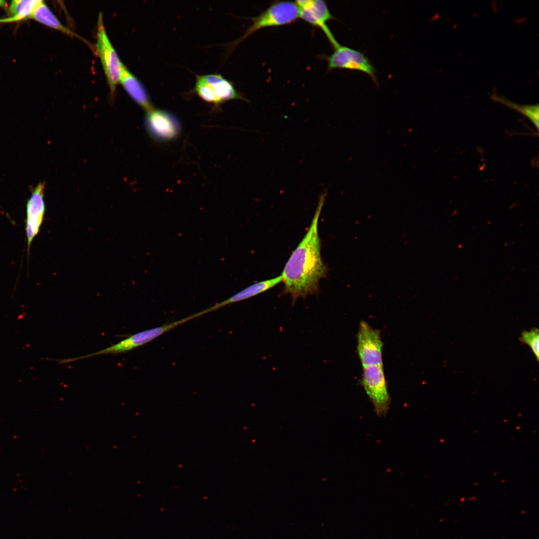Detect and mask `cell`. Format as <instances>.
I'll return each mask as SVG.
<instances>
[{"label":"cell","mask_w":539,"mask_h":539,"mask_svg":"<svg viewBox=\"0 0 539 539\" xmlns=\"http://www.w3.org/2000/svg\"><path fill=\"white\" fill-rule=\"evenodd\" d=\"M299 10V17L324 32L333 47L339 44L326 25L336 18L331 13L326 2L321 0H300L294 1Z\"/></svg>","instance_id":"9"},{"label":"cell","mask_w":539,"mask_h":539,"mask_svg":"<svg viewBox=\"0 0 539 539\" xmlns=\"http://www.w3.org/2000/svg\"><path fill=\"white\" fill-rule=\"evenodd\" d=\"M119 82L132 99L147 112L154 109L143 84L124 65L122 67Z\"/></svg>","instance_id":"12"},{"label":"cell","mask_w":539,"mask_h":539,"mask_svg":"<svg viewBox=\"0 0 539 539\" xmlns=\"http://www.w3.org/2000/svg\"><path fill=\"white\" fill-rule=\"evenodd\" d=\"M40 0H14L8 6L9 16L0 18V23L13 22L29 19L30 15Z\"/></svg>","instance_id":"15"},{"label":"cell","mask_w":539,"mask_h":539,"mask_svg":"<svg viewBox=\"0 0 539 539\" xmlns=\"http://www.w3.org/2000/svg\"><path fill=\"white\" fill-rule=\"evenodd\" d=\"M197 76L213 87L216 95L222 103L234 99L248 101L236 90L231 81L220 74L215 73Z\"/></svg>","instance_id":"13"},{"label":"cell","mask_w":539,"mask_h":539,"mask_svg":"<svg viewBox=\"0 0 539 539\" xmlns=\"http://www.w3.org/2000/svg\"><path fill=\"white\" fill-rule=\"evenodd\" d=\"M538 328H533L529 331H523L519 338L523 343L529 346L535 355L536 360L539 359V333Z\"/></svg>","instance_id":"18"},{"label":"cell","mask_w":539,"mask_h":539,"mask_svg":"<svg viewBox=\"0 0 539 539\" xmlns=\"http://www.w3.org/2000/svg\"><path fill=\"white\" fill-rule=\"evenodd\" d=\"M194 91L203 100L219 105L222 102L218 98L213 87L196 76V82Z\"/></svg>","instance_id":"17"},{"label":"cell","mask_w":539,"mask_h":539,"mask_svg":"<svg viewBox=\"0 0 539 539\" xmlns=\"http://www.w3.org/2000/svg\"><path fill=\"white\" fill-rule=\"evenodd\" d=\"M96 50L112 94L115 92L116 86L119 82L123 64L107 35L101 14L98 19Z\"/></svg>","instance_id":"5"},{"label":"cell","mask_w":539,"mask_h":539,"mask_svg":"<svg viewBox=\"0 0 539 539\" xmlns=\"http://www.w3.org/2000/svg\"><path fill=\"white\" fill-rule=\"evenodd\" d=\"M361 383L376 415L385 416L390 408L391 398L383 365L363 367Z\"/></svg>","instance_id":"4"},{"label":"cell","mask_w":539,"mask_h":539,"mask_svg":"<svg viewBox=\"0 0 539 539\" xmlns=\"http://www.w3.org/2000/svg\"><path fill=\"white\" fill-rule=\"evenodd\" d=\"M45 184L40 182L32 191L26 207L25 232L27 250L38 234L42 223L45 210L44 200Z\"/></svg>","instance_id":"10"},{"label":"cell","mask_w":539,"mask_h":539,"mask_svg":"<svg viewBox=\"0 0 539 539\" xmlns=\"http://www.w3.org/2000/svg\"><path fill=\"white\" fill-rule=\"evenodd\" d=\"M145 125L149 135L159 142L173 140L181 131V125L176 117L162 109H153L147 112Z\"/></svg>","instance_id":"8"},{"label":"cell","mask_w":539,"mask_h":539,"mask_svg":"<svg viewBox=\"0 0 539 539\" xmlns=\"http://www.w3.org/2000/svg\"><path fill=\"white\" fill-rule=\"evenodd\" d=\"M195 318H196V315L194 314L160 326L144 330L131 335L117 343L96 352L80 357L62 359L60 360V363H68L102 354H117L124 352L145 344L164 333Z\"/></svg>","instance_id":"3"},{"label":"cell","mask_w":539,"mask_h":539,"mask_svg":"<svg viewBox=\"0 0 539 539\" xmlns=\"http://www.w3.org/2000/svg\"><path fill=\"white\" fill-rule=\"evenodd\" d=\"M29 19H32L48 27L56 29L72 36H79L70 29L63 25L49 8L40 0L34 8Z\"/></svg>","instance_id":"14"},{"label":"cell","mask_w":539,"mask_h":539,"mask_svg":"<svg viewBox=\"0 0 539 539\" xmlns=\"http://www.w3.org/2000/svg\"><path fill=\"white\" fill-rule=\"evenodd\" d=\"M357 350L363 367L383 365V342L380 332L365 321L359 323Z\"/></svg>","instance_id":"7"},{"label":"cell","mask_w":539,"mask_h":539,"mask_svg":"<svg viewBox=\"0 0 539 539\" xmlns=\"http://www.w3.org/2000/svg\"><path fill=\"white\" fill-rule=\"evenodd\" d=\"M281 281L282 276L280 275L272 278L255 283L238 292L228 299L198 312V315L200 316L206 313L216 310L230 303L240 301L255 296L269 290Z\"/></svg>","instance_id":"11"},{"label":"cell","mask_w":539,"mask_h":539,"mask_svg":"<svg viewBox=\"0 0 539 539\" xmlns=\"http://www.w3.org/2000/svg\"><path fill=\"white\" fill-rule=\"evenodd\" d=\"M326 192L319 197L312 222L304 237L292 252L281 273L283 292L289 294L293 303L298 298L316 293L320 280L327 273L321 257V241L318 232L320 215Z\"/></svg>","instance_id":"1"},{"label":"cell","mask_w":539,"mask_h":539,"mask_svg":"<svg viewBox=\"0 0 539 539\" xmlns=\"http://www.w3.org/2000/svg\"><path fill=\"white\" fill-rule=\"evenodd\" d=\"M491 99L494 101L499 102L506 105L508 107L520 113L527 117L535 126L537 131H538L539 120V108L538 104L536 105H518L505 97L499 96L496 92H494L491 95Z\"/></svg>","instance_id":"16"},{"label":"cell","mask_w":539,"mask_h":539,"mask_svg":"<svg viewBox=\"0 0 539 539\" xmlns=\"http://www.w3.org/2000/svg\"><path fill=\"white\" fill-rule=\"evenodd\" d=\"M333 48V52L325 57L328 70L345 69L360 71L368 74L376 85L378 84L376 70L363 53L339 44Z\"/></svg>","instance_id":"6"},{"label":"cell","mask_w":539,"mask_h":539,"mask_svg":"<svg viewBox=\"0 0 539 539\" xmlns=\"http://www.w3.org/2000/svg\"><path fill=\"white\" fill-rule=\"evenodd\" d=\"M6 6V1L4 0H0V7H5Z\"/></svg>","instance_id":"19"},{"label":"cell","mask_w":539,"mask_h":539,"mask_svg":"<svg viewBox=\"0 0 539 539\" xmlns=\"http://www.w3.org/2000/svg\"><path fill=\"white\" fill-rule=\"evenodd\" d=\"M298 17L299 10L294 1H274L259 15L251 18V25L243 36L233 42L232 45L236 46L259 30L289 24Z\"/></svg>","instance_id":"2"}]
</instances>
